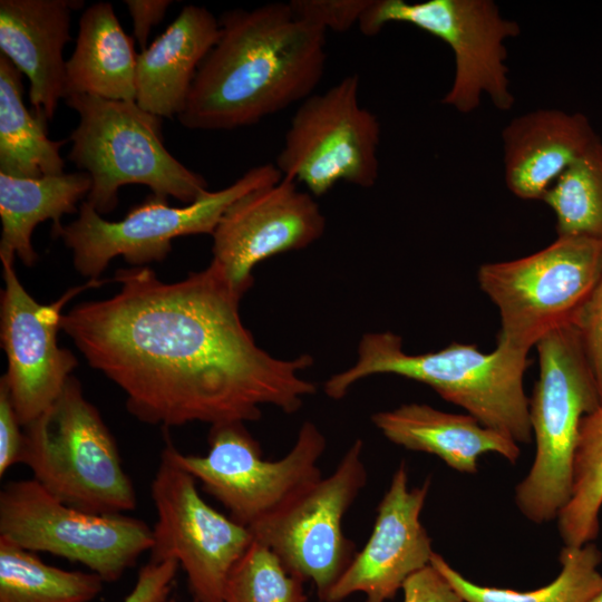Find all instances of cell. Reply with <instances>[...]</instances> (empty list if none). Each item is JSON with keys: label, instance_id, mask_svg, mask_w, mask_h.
Listing matches in <instances>:
<instances>
[{"label": "cell", "instance_id": "cell-30", "mask_svg": "<svg viewBox=\"0 0 602 602\" xmlns=\"http://www.w3.org/2000/svg\"><path fill=\"white\" fill-rule=\"evenodd\" d=\"M288 3L297 19L324 31L344 32L359 22L370 0H292Z\"/></svg>", "mask_w": 602, "mask_h": 602}, {"label": "cell", "instance_id": "cell-17", "mask_svg": "<svg viewBox=\"0 0 602 602\" xmlns=\"http://www.w3.org/2000/svg\"><path fill=\"white\" fill-rule=\"evenodd\" d=\"M430 486L409 488L401 462L377 507L373 530L360 552L329 591L324 602H341L363 593L366 602H387L406 580L430 564L431 538L420 522Z\"/></svg>", "mask_w": 602, "mask_h": 602}, {"label": "cell", "instance_id": "cell-31", "mask_svg": "<svg viewBox=\"0 0 602 602\" xmlns=\"http://www.w3.org/2000/svg\"><path fill=\"white\" fill-rule=\"evenodd\" d=\"M573 322L579 329L582 347L602 401V275L576 312Z\"/></svg>", "mask_w": 602, "mask_h": 602}, {"label": "cell", "instance_id": "cell-11", "mask_svg": "<svg viewBox=\"0 0 602 602\" xmlns=\"http://www.w3.org/2000/svg\"><path fill=\"white\" fill-rule=\"evenodd\" d=\"M0 536L30 552L80 563L105 582L119 580L153 544L152 528L144 521L75 508L35 478L2 486Z\"/></svg>", "mask_w": 602, "mask_h": 602}, {"label": "cell", "instance_id": "cell-36", "mask_svg": "<svg viewBox=\"0 0 602 602\" xmlns=\"http://www.w3.org/2000/svg\"><path fill=\"white\" fill-rule=\"evenodd\" d=\"M588 602H602V585Z\"/></svg>", "mask_w": 602, "mask_h": 602}, {"label": "cell", "instance_id": "cell-3", "mask_svg": "<svg viewBox=\"0 0 602 602\" xmlns=\"http://www.w3.org/2000/svg\"><path fill=\"white\" fill-rule=\"evenodd\" d=\"M530 363L527 352L498 344L487 353L476 344L452 342L438 351L410 355L404 351L400 336L369 332L359 341L356 363L326 380L323 391L339 400L369 376H400L429 386L485 427L517 444H530L528 398L523 386Z\"/></svg>", "mask_w": 602, "mask_h": 602}, {"label": "cell", "instance_id": "cell-35", "mask_svg": "<svg viewBox=\"0 0 602 602\" xmlns=\"http://www.w3.org/2000/svg\"><path fill=\"white\" fill-rule=\"evenodd\" d=\"M173 3L171 0H126L125 4L133 20L134 38L140 50L147 47L152 27L158 25Z\"/></svg>", "mask_w": 602, "mask_h": 602}, {"label": "cell", "instance_id": "cell-6", "mask_svg": "<svg viewBox=\"0 0 602 602\" xmlns=\"http://www.w3.org/2000/svg\"><path fill=\"white\" fill-rule=\"evenodd\" d=\"M21 464L60 502L97 515L136 507L114 436L71 376L56 401L25 426Z\"/></svg>", "mask_w": 602, "mask_h": 602}, {"label": "cell", "instance_id": "cell-27", "mask_svg": "<svg viewBox=\"0 0 602 602\" xmlns=\"http://www.w3.org/2000/svg\"><path fill=\"white\" fill-rule=\"evenodd\" d=\"M602 508V404L580 424L571 496L557 515L559 534L566 546L593 542Z\"/></svg>", "mask_w": 602, "mask_h": 602}, {"label": "cell", "instance_id": "cell-12", "mask_svg": "<svg viewBox=\"0 0 602 602\" xmlns=\"http://www.w3.org/2000/svg\"><path fill=\"white\" fill-rule=\"evenodd\" d=\"M366 483L363 441L358 438L330 475L249 528L289 574L313 583L321 602L357 553L343 534L342 520Z\"/></svg>", "mask_w": 602, "mask_h": 602}, {"label": "cell", "instance_id": "cell-26", "mask_svg": "<svg viewBox=\"0 0 602 602\" xmlns=\"http://www.w3.org/2000/svg\"><path fill=\"white\" fill-rule=\"evenodd\" d=\"M104 582L90 571L46 564L35 552L0 536V602H91Z\"/></svg>", "mask_w": 602, "mask_h": 602}, {"label": "cell", "instance_id": "cell-20", "mask_svg": "<svg viewBox=\"0 0 602 602\" xmlns=\"http://www.w3.org/2000/svg\"><path fill=\"white\" fill-rule=\"evenodd\" d=\"M220 36L219 19L206 8L183 7L137 56L136 104L162 118L184 110L197 70Z\"/></svg>", "mask_w": 602, "mask_h": 602}, {"label": "cell", "instance_id": "cell-9", "mask_svg": "<svg viewBox=\"0 0 602 602\" xmlns=\"http://www.w3.org/2000/svg\"><path fill=\"white\" fill-rule=\"evenodd\" d=\"M389 22L412 25L444 41L453 51L455 72L441 103L462 114L474 111L484 95L499 110L513 107L506 40L520 25L506 19L492 0H370L358 26L377 35Z\"/></svg>", "mask_w": 602, "mask_h": 602}, {"label": "cell", "instance_id": "cell-32", "mask_svg": "<svg viewBox=\"0 0 602 602\" xmlns=\"http://www.w3.org/2000/svg\"><path fill=\"white\" fill-rule=\"evenodd\" d=\"M178 562H148L137 575L136 583L123 602H166L178 570Z\"/></svg>", "mask_w": 602, "mask_h": 602}, {"label": "cell", "instance_id": "cell-15", "mask_svg": "<svg viewBox=\"0 0 602 602\" xmlns=\"http://www.w3.org/2000/svg\"><path fill=\"white\" fill-rule=\"evenodd\" d=\"M3 289L0 301V339L8 367L1 380L22 427L43 414L59 397L76 356L58 346L57 336L65 305L81 292L104 281L88 280L68 289L59 299L41 304L21 284L13 258L0 256Z\"/></svg>", "mask_w": 602, "mask_h": 602}, {"label": "cell", "instance_id": "cell-14", "mask_svg": "<svg viewBox=\"0 0 602 602\" xmlns=\"http://www.w3.org/2000/svg\"><path fill=\"white\" fill-rule=\"evenodd\" d=\"M174 450L166 438L152 482L157 518L149 562L177 561L195 602H222L230 573L254 538L247 527L200 496L196 479L177 463Z\"/></svg>", "mask_w": 602, "mask_h": 602}, {"label": "cell", "instance_id": "cell-25", "mask_svg": "<svg viewBox=\"0 0 602 602\" xmlns=\"http://www.w3.org/2000/svg\"><path fill=\"white\" fill-rule=\"evenodd\" d=\"M601 561L602 553L593 542L582 546L564 545L559 575L547 585L525 592L477 584L436 552L430 564L465 602H588L602 585Z\"/></svg>", "mask_w": 602, "mask_h": 602}, {"label": "cell", "instance_id": "cell-18", "mask_svg": "<svg viewBox=\"0 0 602 602\" xmlns=\"http://www.w3.org/2000/svg\"><path fill=\"white\" fill-rule=\"evenodd\" d=\"M84 6L70 0H1L0 50L29 79V100L50 120L65 96L71 12Z\"/></svg>", "mask_w": 602, "mask_h": 602}, {"label": "cell", "instance_id": "cell-10", "mask_svg": "<svg viewBox=\"0 0 602 602\" xmlns=\"http://www.w3.org/2000/svg\"><path fill=\"white\" fill-rule=\"evenodd\" d=\"M244 425L234 421L211 426L208 452L203 456L182 454L176 447L174 454L233 521L250 528L322 477L318 463L327 440L315 424L304 421L289 453L278 460H266Z\"/></svg>", "mask_w": 602, "mask_h": 602}, {"label": "cell", "instance_id": "cell-29", "mask_svg": "<svg viewBox=\"0 0 602 602\" xmlns=\"http://www.w3.org/2000/svg\"><path fill=\"white\" fill-rule=\"evenodd\" d=\"M303 583L253 540L230 573L222 602H307Z\"/></svg>", "mask_w": 602, "mask_h": 602}, {"label": "cell", "instance_id": "cell-33", "mask_svg": "<svg viewBox=\"0 0 602 602\" xmlns=\"http://www.w3.org/2000/svg\"><path fill=\"white\" fill-rule=\"evenodd\" d=\"M6 383L0 380V476L21 463L25 434Z\"/></svg>", "mask_w": 602, "mask_h": 602}, {"label": "cell", "instance_id": "cell-1", "mask_svg": "<svg viewBox=\"0 0 602 602\" xmlns=\"http://www.w3.org/2000/svg\"><path fill=\"white\" fill-rule=\"evenodd\" d=\"M114 281L117 293L78 303L60 329L139 421H255L264 405L293 414L315 394L300 377L312 356L279 359L260 348L242 322V295L215 261L176 282L149 266L118 269Z\"/></svg>", "mask_w": 602, "mask_h": 602}, {"label": "cell", "instance_id": "cell-13", "mask_svg": "<svg viewBox=\"0 0 602 602\" xmlns=\"http://www.w3.org/2000/svg\"><path fill=\"white\" fill-rule=\"evenodd\" d=\"M358 93L359 76L352 74L301 103L275 162L284 178L303 183L313 196L328 193L340 181L375 185L380 123L360 106Z\"/></svg>", "mask_w": 602, "mask_h": 602}, {"label": "cell", "instance_id": "cell-28", "mask_svg": "<svg viewBox=\"0 0 602 602\" xmlns=\"http://www.w3.org/2000/svg\"><path fill=\"white\" fill-rule=\"evenodd\" d=\"M542 201L555 214L557 236L602 242L601 138L562 174Z\"/></svg>", "mask_w": 602, "mask_h": 602}, {"label": "cell", "instance_id": "cell-23", "mask_svg": "<svg viewBox=\"0 0 602 602\" xmlns=\"http://www.w3.org/2000/svg\"><path fill=\"white\" fill-rule=\"evenodd\" d=\"M90 188L91 178L84 171L39 178L0 173V256L17 255L26 266H32L38 259L31 241L35 227L50 219L51 235L57 237L64 226L61 216L79 212L77 204Z\"/></svg>", "mask_w": 602, "mask_h": 602}, {"label": "cell", "instance_id": "cell-2", "mask_svg": "<svg viewBox=\"0 0 602 602\" xmlns=\"http://www.w3.org/2000/svg\"><path fill=\"white\" fill-rule=\"evenodd\" d=\"M219 23V39L177 117L184 127L254 125L313 94L327 60L326 31L297 19L289 3L230 10Z\"/></svg>", "mask_w": 602, "mask_h": 602}, {"label": "cell", "instance_id": "cell-4", "mask_svg": "<svg viewBox=\"0 0 602 602\" xmlns=\"http://www.w3.org/2000/svg\"><path fill=\"white\" fill-rule=\"evenodd\" d=\"M65 103L79 115L69 136L68 159L89 174L91 188L85 201L98 214L116 208L124 185H145L157 197L172 196L186 205L208 192L206 179L165 147L162 117L136 101L72 95Z\"/></svg>", "mask_w": 602, "mask_h": 602}, {"label": "cell", "instance_id": "cell-34", "mask_svg": "<svg viewBox=\"0 0 602 602\" xmlns=\"http://www.w3.org/2000/svg\"><path fill=\"white\" fill-rule=\"evenodd\" d=\"M401 590L404 602H465L431 564L409 576Z\"/></svg>", "mask_w": 602, "mask_h": 602}, {"label": "cell", "instance_id": "cell-21", "mask_svg": "<svg viewBox=\"0 0 602 602\" xmlns=\"http://www.w3.org/2000/svg\"><path fill=\"white\" fill-rule=\"evenodd\" d=\"M371 421L391 443L406 449L436 455L450 468L466 474L477 472L478 457L495 453L515 464L518 444L485 427L470 415L438 410L425 404H406L376 412Z\"/></svg>", "mask_w": 602, "mask_h": 602}, {"label": "cell", "instance_id": "cell-37", "mask_svg": "<svg viewBox=\"0 0 602 602\" xmlns=\"http://www.w3.org/2000/svg\"><path fill=\"white\" fill-rule=\"evenodd\" d=\"M166 602H176L175 600L166 601Z\"/></svg>", "mask_w": 602, "mask_h": 602}, {"label": "cell", "instance_id": "cell-19", "mask_svg": "<svg viewBox=\"0 0 602 602\" xmlns=\"http://www.w3.org/2000/svg\"><path fill=\"white\" fill-rule=\"evenodd\" d=\"M599 138L582 113L542 108L513 118L502 132L507 188L522 200L542 201Z\"/></svg>", "mask_w": 602, "mask_h": 602}, {"label": "cell", "instance_id": "cell-24", "mask_svg": "<svg viewBox=\"0 0 602 602\" xmlns=\"http://www.w3.org/2000/svg\"><path fill=\"white\" fill-rule=\"evenodd\" d=\"M48 118L23 101L20 70L0 56V173L22 178L64 174L60 148L66 143L48 137Z\"/></svg>", "mask_w": 602, "mask_h": 602}, {"label": "cell", "instance_id": "cell-8", "mask_svg": "<svg viewBox=\"0 0 602 602\" xmlns=\"http://www.w3.org/2000/svg\"><path fill=\"white\" fill-rule=\"evenodd\" d=\"M283 178L275 164H261L246 171L231 185L207 192L182 207L149 195L132 207L120 221H107L86 201L79 205L77 220L64 225L57 237L72 253L77 272L97 280L116 256L133 266L163 261L172 241L193 234L212 235L226 210L244 194Z\"/></svg>", "mask_w": 602, "mask_h": 602}, {"label": "cell", "instance_id": "cell-5", "mask_svg": "<svg viewBox=\"0 0 602 602\" xmlns=\"http://www.w3.org/2000/svg\"><path fill=\"white\" fill-rule=\"evenodd\" d=\"M540 375L528 399L536 453L515 488V503L531 522L557 518L570 499L580 424L601 404L598 386L573 321L537 343Z\"/></svg>", "mask_w": 602, "mask_h": 602}, {"label": "cell", "instance_id": "cell-7", "mask_svg": "<svg viewBox=\"0 0 602 602\" xmlns=\"http://www.w3.org/2000/svg\"><path fill=\"white\" fill-rule=\"evenodd\" d=\"M602 275V242L557 239L531 255L482 264V291L497 307V344L527 352L550 331L573 321Z\"/></svg>", "mask_w": 602, "mask_h": 602}, {"label": "cell", "instance_id": "cell-22", "mask_svg": "<svg viewBox=\"0 0 602 602\" xmlns=\"http://www.w3.org/2000/svg\"><path fill=\"white\" fill-rule=\"evenodd\" d=\"M134 38L108 2L89 6L79 19L75 49L66 61L65 96L90 95L136 101Z\"/></svg>", "mask_w": 602, "mask_h": 602}, {"label": "cell", "instance_id": "cell-16", "mask_svg": "<svg viewBox=\"0 0 602 602\" xmlns=\"http://www.w3.org/2000/svg\"><path fill=\"white\" fill-rule=\"evenodd\" d=\"M324 230L326 217L313 195L283 177L244 194L226 210L212 234V260L243 297L254 283L255 265L309 246Z\"/></svg>", "mask_w": 602, "mask_h": 602}]
</instances>
